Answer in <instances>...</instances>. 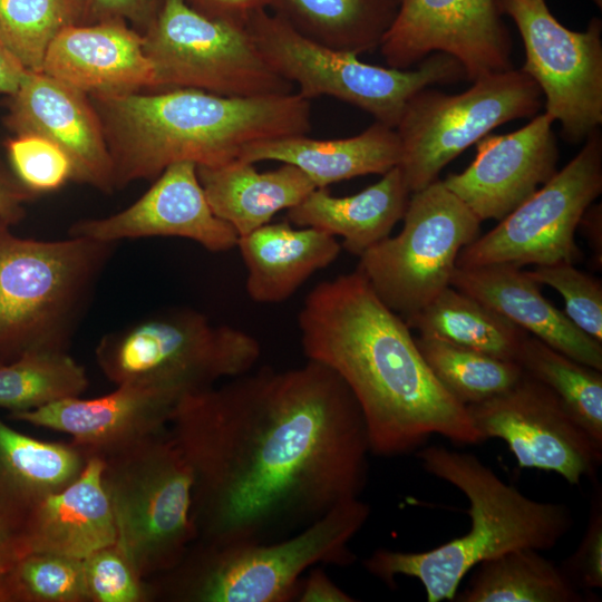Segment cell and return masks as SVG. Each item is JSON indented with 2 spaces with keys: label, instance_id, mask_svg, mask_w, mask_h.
Masks as SVG:
<instances>
[{
  "label": "cell",
  "instance_id": "obj_1",
  "mask_svg": "<svg viewBox=\"0 0 602 602\" xmlns=\"http://www.w3.org/2000/svg\"><path fill=\"white\" fill-rule=\"evenodd\" d=\"M168 430L193 477L195 541H278L359 497L367 484L359 405L313 360L188 394Z\"/></svg>",
  "mask_w": 602,
  "mask_h": 602
},
{
  "label": "cell",
  "instance_id": "obj_2",
  "mask_svg": "<svg viewBox=\"0 0 602 602\" xmlns=\"http://www.w3.org/2000/svg\"><path fill=\"white\" fill-rule=\"evenodd\" d=\"M298 327L308 360L333 370L357 400L371 454L404 455L431 435L456 444L484 440L466 406L428 368L405 319L358 270L318 283Z\"/></svg>",
  "mask_w": 602,
  "mask_h": 602
},
{
  "label": "cell",
  "instance_id": "obj_3",
  "mask_svg": "<svg viewBox=\"0 0 602 602\" xmlns=\"http://www.w3.org/2000/svg\"><path fill=\"white\" fill-rule=\"evenodd\" d=\"M113 162L115 187L155 179L178 162L217 166L249 145L311 130L310 100L297 91L225 97L193 88L89 96Z\"/></svg>",
  "mask_w": 602,
  "mask_h": 602
},
{
  "label": "cell",
  "instance_id": "obj_4",
  "mask_svg": "<svg viewBox=\"0 0 602 602\" xmlns=\"http://www.w3.org/2000/svg\"><path fill=\"white\" fill-rule=\"evenodd\" d=\"M417 456L428 474L467 497L470 530L425 552L376 550L362 564L390 586L396 576H410L421 582L428 602L453 601L478 563L517 548L550 550L572 528L567 506L526 497L473 454L433 445Z\"/></svg>",
  "mask_w": 602,
  "mask_h": 602
},
{
  "label": "cell",
  "instance_id": "obj_5",
  "mask_svg": "<svg viewBox=\"0 0 602 602\" xmlns=\"http://www.w3.org/2000/svg\"><path fill=\"white\" fill-rule=\"evenodd\" d=\"M370 515L368 504L343 501L309 526L266 542L194 541L183 559L156 576L152 598L177 602H288L295 600L303 572L315 564L349 565V543Z\"/></svg>",
  "mask_w": 602,
  "mask_h": 602
},
{
  "label": "cell",
  "instance_id": "obj_6",
  "mask_svg": "<svg viewBox=\"0 0 602 602\" xmlns=\"http://www.w3.org/2000/svg\"><path fill=\"white\" fill-rule=\"evenodd\" d=\"M0 220V365L30 350H67L115 243L41 241Z\"/></svg>",
  "mask_w": 602,
  "mask_h": 602
},
{
  "label": "cell",
  "instance_id": "obj_7",
  "mask_svg": "<svg viewBox=\"0 0 602 602\" xmlns=\"http://www.w3.org/2000/svg\"><path fill=\"white\" fill-rule=\"evenodd\" d=\"M91 455L103 462L116 543L137 573L146 580L173 569L196 540V531L192 473L168 427Z\"/></svg>",
  "mask_w": 602,
  "mask_h": 602
},
{
  "label": "cell",
  "instance_id": "obj_8",
  "mask_svg": "<svg viewBox=\"0 0 602 602\" xmlns=\"http://www.w3.org/2000/svg\"><path fill=\"white\" fill-rule=\"evenodd\" d=\"M260 356L253 336L188 309L140 320L103 337L96 348L99 368L116 386H149L182 397L251 371Z\"/></svg>",
  "mask_w": 602,
  "mask_h": 602
},
{
  "label": "cell",
  "instance_id": "obj_9",
  "mask_svg": "<svg viewBox=\"0 0 602 602\" xmlns=\"http://www.w3.org/2000/svg\"><path fill=\"white\" fill-rule=\"evenodd\" d=\"M246 27L271 68L311 100L328 96L369 113L376 122L396 128L409 100L429 85L465 77L454 57L437 52L416 69H397L359 60L353 51L319 43L285 20L261 10Z\"/></svg>",
  "mask_w": 602,
  "mask_h": 602
},
{
  "label": "cell",
  "instance_id": "obj_10",
  "mask_svg": "<svg viewBox=\"0 0 602 602\" xmlns=\"http://www.w3.org/2000/svg\"><path fill=\"white\" fill-rule=\"evenodd\" d=\"M142 36L156 90L193 88L241 98L293 93L245 25L206 17L184 0H163Z\"/></svg>",
  "mask_w": 602,
  "mask_h": 602
},
{
  "label": "cell",
  "instance_id": "obj_11",
  "mask_svg": "<svg viewBox=\"0 0 602 602\" xmlns=\"http://www.w3.org/2000/svg\"><path fill=\"white\" fill-rule=\"evenodd\" d=\"M402 219L401 232L368 249L356 270L406 319L450 285L457 256L482 222L438 179L410 194Z\"/></svg>",
  "mask_w": 602,
  "mask_h": 602
},
{
  "label": "cell",
  "instance_id": "obj_12",
  "mask_svg": "<svg viewBox=\"0 0 602 602\" xmlns=\"http://www.w3.org/2000/svg\"><path fill=\"white\" fill-rule=\"evenodd\" d=\"M542 93L523 70L508 69L474 80L458 95L424 89L407 104L396 126L398 165L410 193L437 179L440 171L493 128L534 115Z\"/></svg>",
  "mask_w": 602,
  "mask_h": 602
},
{
  "label": "cell",
  "instance_id": "obj_13",
  "mask_svg": "<svg viewBox=\"0 0 602 602\" xmlns=\"http://www.w3.org/2000/svg\"><path fill=\"white\" fill-rule=\"evenodd\" d=\"M577 155L497 226L462 249L456 266L550 265L580 258L574 234L602 192V139L593 130Z\"/></svg>",
  "mask_w": 602,
  "mask_h": 602
},
{
  "label": "cell",
  "instance_id": "obj_14",
  "mask_svg": "<svg viewBox=\"0 0 602 602\" xmlns=\"http://www.w3.org/2000/svg\"><path fill=\"white\" fill-rule=\"evenodd\" d=\"M525 49L526 72L545 96L546 113L559 120L564 138L577 143L602 123V25L585 31L562 26L545 0H499Z\"/></svg>",
  "mask_w": 602,
  "mask_h": 602
},
{
  "label": "cell",
  "instance_id": "obj_15",
  "mask_svg": "<svg viewBox=\"0 0 602 602\" xmlns=\"http://www.w3.org/2000/svg\"><path fill=\"white\" fill-rule=\"evenodd\" d=\"M466 408L484 440H504L520 467L554 472L570 485L595 478L602 445L526 372L506 391Z\"/></svg>",
  "mask_w": 602,
  "mask_h": 602
},
{
  "label": "cell",
  "instance_id": "obj_16",
  "mask_svg": "<svg viewBox=\"0 0 602 602\" xmlns=\"http://www.w3.org/2000/svg\"><path fill=\"white\" fill-rule=\"evenodd\" d=\"M496 0H400L379 46L389 67L408 69L434 51L457 59L468 79L511 69Z\"/></svg>",
  "mask_w": 602,
  "mask_h": 602
},
{
  "label": "cell",
  "instance_id": "obj_17",
  "mask_svg": "<svg viewBox=\"0 0 602 602\" xmlns=\"http://www.w3.org/2000/svg\"><path fill=\"white\" fill-rule=\"evenodd\" d=\"M69 235L107 243L152 236L192 240L211 252L230 251L239 235L212 211L197 166L178 162L166 167L132 205L111 215L75 222Z\"/></svg>",
  "mask_w": 602,
  "mask_h": 602
},
{
  "label": "cell",
  "instance_id": "obj_18",
  "mask_svg": "<svg viewBox=\"0 0 602 602\" xmlns=\"http://www.w3.org/2000/svg\"><path fill=\"white\" fill-rule=\"evenodd\" d=\"M4 125L16 135H36L69 158L72 181L110 194L113 162L101 123L85 93L43 72L27 71L9 96Z\"/></svg>",
  "mask_w": 602,
  "mask_h": 602
},
{
  "label": "cell",
  "instance_id": "obj_19",
  "mask_svg": "<svg viewBox=\"0 0 602 602\" xmlns=\"http://www.w3.org/2000/svg\"><path fill=\"white\" fill-rule=\"evenodd\" d=\"M554 122L545 111L514 133L484 136L474 162L443 184L480 222L501 221L557 172Z\"/></svg>",
  "mask_w": 602,
  "mask_h": 602
},
{
  "label": "cell",
  "instance_id": "obj_20",
  "mask_svg": "<svg viewBox=\"0 0 602 602\" xmlns=\"http://www.w3.org/2000/svg\"><path fill=\"white\" fill-rule=\"evenodd\" d=\"M104 396L74 397L31 410L13 411L12 419L61 431L87 455L100 454L168 427L182 396L161 388L119 385Z\"/></svg>",
  "mask_w": 602,
  "mask_h": 602
},
{
  "label": "cell",
  "instance_id": "obj_21",
  "mask_svg": "<svg viewBox=\"0 0 602 602\" xmlns=\"http://www.w3.org/2000/svg\"><path fill=\"white\" fill-rule=\"evenodd\" d=\"M40 72L88 96L156 90L143 36L122 20L67 27L50 45Z\"/></svg>",
  "mask_w": 602,
  "mask_h": 602
},
{
  "label": "cell",
  "instance_id": "obj_22",
  "mask_svg": "<svg viewBox=\"0 0 602 602\" xmlns=\"http://www.w3.org/2000/svg\"><path fill=\"white\" fill-rule=\"evenodd\" d=\"M450 285L557 351L602 371V342L579 329L545 299L522 268L508 263L456 266Z\"/></svg>",
  "mask_w": 602,
  "mask_h": 602
},
{
  "label": "cell",
  "instance_id": "obj_23",
  "mask_svg": "<svg viewBox=\"0 0 602 602\" xmlns=\"http://www.w3.org/2000/svg\"><path fill=\"white\" fill-rule=\"evenodd\" d=\"M103 462L87 455L80 474L64 488L46 495L26 514L27 550L84 560L115 544L117 530L101 482Z\"/></svg>",
  "mask_w": 602,
  "mask_h": 602
},
{
  "label": "cell",
  "instance_id": "obj_24",
  "mask_svg": "<svg viewBox=\"0 0 602 602\" xmlns=\"http://www.w3.org/2000/svg\"><path fill=\"white\" fill-rule=\"evenodd\" d=\"M240 159L274 161L300 168L317 188L368 174L383 175L400 163L401 144L395 128L376 122L347 138L314 139L294 135L264 139L246 146Z\"/></svg>",
  "mask_w": 602,
  "mask_h": 602
},
{
  "label": "cell",
  "instance_id": "obj_25",
  "mask_svg": "<svg viewBox=\"0 0 602 602\" xmlns=\"http://www.w3.org/2000/svg\"><path fill=\"white\" fill-rule=\"evenodd\" d=\"M236 247L246 269L247 295L266 304L288 300L341 251L336 236L314 227L295 226L288 220L268 223L240 236Z\"/></svg>",
  "mask_w": 602,
  "mask_h": 602
},
{
  "label": "cell",
  "instance_id": "obj_26",
  "mask_svg": "<svg viewBox=\"0 0 602 602\" xmlns=\"http://www.w3.org/2000/svg\"><path fill=\"white\" fill-rule=\"evenodd\" d=\"M410 194L396 166L377 183L350 196L336 197L327 187L315 188L288 210L287 220L295 226L314 227L341 236V247L360 256L389 236L404 217Z\"/></svg>",
  "mask_w": 602,
  "mask_h": 602
},
{
  "label": "cell",
  "instance_id": "obj_27",
  "mask_svg": "<svg viewBox=\"0 0 602 602\" xmlns=\"http://www.w3.org/2000/svg\"><path fill=\"white\" fill-rule=\"evenodd\" d=\"M197 175L212 211L239 237L270 223L276 213L295 206L317 188L300 168L287 163L259 172L253 163L236 158L198 166Z\"/></svg>",
  "mask_w": 602,
  "mask_h": 602
},
{
  "label": "cell",
  "instance_id": "obj_28",
  "mask_svg": "<svg viewBox=\"0 0 602 602\" xmlns=\"http://www.w3.org/2000/svg\"><path fill=\"white\" fill-rule=\"evenodd\" d=\"M87 454L75 444L43 441L0 419V502L27 513L42 497L72 482Z\"/></svg>",
  "mask_w": 602,
  "mask_h": 602
},
{
  "label": "cell",
  "instance_id": "obj_29",
  "mask_svg": "<svg viewBox=\"0 0 602 602\" xmlns=\"http://www.w3.org/2000/svg\"><path fill=\"white\" fill-rule=\"evenodd\" d=\"M419 336L436 338L498 359L516 361L528 334L492 308L449 285L405 319Z\"/></svg>",
  "mask_w": 602,
  "mask_h": 602
},
{
  "label": "cell",
  "instance_id": "obj_30",
  "mask_svg": "<svg viewBox=\"0 0 602 602\" xmlns=\"http://www.w3.org/2000/svg\"><path fill=\"white\" fill-rule=\"evenodd\" d=\"M457 602H583L561 565L535 548H517L478 563Z\"/></svg>",
  "mask_w": 602,
  "mask_h": 602
},
{
  "label": "cell",
  "instance_id": "obj_31",
  "mask_svg": "<svg viewBox=\"0 0 602 602\" xmlns=\"http://www.w3.org/2000/svg\"><path fill=\"white\" fill-rule=\"evenodd\" d=\"M269 9L305 37L358 55L379 46L392 18L383 0H270Z\"/></svg>",
  "mask_w": 602,
  "mask_h": 602
},
{
  "label": "cell",
  "instance_id": "obj_32",
  "mask_svg": "<svg viewBox=\"0 0 602 602\" xmlns=\"http://www.w3.org/2000/svg\"><path fill=\"white\" fill-rule=\"evenodd\" d=\"M516 362L546 386L590 436L602 445V371L557 351L527 334Z\"/></svg>",
  "mask_w": 602,
  "mask_h": 602
},
{
  "label": "cell",
  "instance_id": "obj_33",
  "mask_svg": "<svg viewBox=\"0 0 602 602\" xmlns=\"http://www.w3.org/2000/svg\"><path fill=\"white\" fill-rule=\"evenodd\" d=\"M87 387L85 368L67 350H30L0 365V408L11 412L80 397Z\"/></svg>",
  "mask_w": 602,
  "mask_h": 602
},
{
  "label": "cell",
  "instance_id": "obj_34",
  "mask_svg": "<svg viewBox=\"0 0 602 602\" xmlns=\"http://www.w3.org/2000/svg\"><path fill=\"white\" fill-rule=\"evenodd\" d=\"M416 343L439 383L462 405L486 401L523 375L516 361L498 359L447 341L419 336Z\"/></svg>",
  "mask_w": 602,
  "mask_h": 602
},
{
  "label": "cell",
  "instance_id": "obj_35",
  "mask_svg": "<svg viewBox=\"0 0 602 602\" xmlns=\"http://www.w3.org/2000/svg\"><path fill=\"white\" fill-rule=\"evenodd\" d=\"M82 14L84 0H0V40L25 70L40 72L55 38Z\"/></svg>",
  "mask_w": 602,
  "mask_h": 602
},
{
  "label": "cell",
  "instance_id": "obj_36",
  "mask_svg": "<svg viewBox=\"0 0 602 602\" xmlns=\"http://www.w3.org/2000/svg\"><path fill=\"white\" fill-rule=\"evenodd\" d=\"M0 602H89L82 560L25 553L0 572Z\"/></svg>",
  "mask_w": 602,
  "mask_h": 602
},
{
  "label": "cell",
  "instance_id": "obj_37",
  "mask_svg": "<svg viewBox=\"0 0 602 602\" xmlns=\"http://www.w3.org/2000/svg\"><path fill=\"white\" fill-rule=\"evenodd\" d=\"M526 273L537 283L556 290L565 314L583 332L602 342V285L572 263L540 265Z\"/></svg>",
  "mask_w": 602,
  "mask_h": 602
},
{
  "label": "cell",
  "instance_id": "obj_38",
  "mask_svg": "<svg viewBox=\"0 0 602 602\" xmlns=\"http://www.w3.org/2000/svg\"><path fill=\"white\" fill-rule=\"evenodd\" d=\"M89 602H142L152 598L151 588L115 543L82 560Z\"/></svg>",
  "mask_w": 602,
  "mask_h": 602
},
{
  "label": "cell",
  "instance_id": "obj_39",
  "mask_svg": "<svg viewBox=\"0 0 602 602\" xmlns=\"http://www.w3.org/2000/svg\"><path fill=\"white\" fill-rule=\"evenodd\" d=\"M10 168L35 194L57 191L72 181L67 155L51 142L36 135H16L6 142Z\"/></svg>",
  "mask_w": 602,
  "mask_h": 602
},
{
  "label": "cell",
  "instance_id": "obj_40",
  "mask_svg": "<svg viewBox=\"0 0 602 602\" xmlns=\"http://www.w3.org/2000/svg\"><path fill=\"white\" fill-rule=\"evenodd\" d=\"M601 489L592 497L589 523L573 555L561 566L581 591L602 588V501Z\"/></svg>",
  "mask_w": 602,
  "mask_h": 602
},
{
  "label": "cell",
  "instance_id": "obj_41",
  "mask_svg": "<svg viewBox=\"0 0 602 602\" xmlns=\"http://www.w3.org/2000/svg\"><path fill=\"white\" fill-rule=\"evenodd\" d=\"M162 2L163 0H84L81 25L122 20L143 33L156 17Z\"/></svg>",
  "mask_w": 602,
  "mask_h": 602
},
{
  "label": "cell",
  "instance_id": "obj_42",
  "mask_svg": "<svg viewBox=\"0 0 602 602\" xmlns=\"http://www.w3.org/2000/svg\"><path fill=\"white\" fill-rule=\"evenodd\" d=\"M26 514L0 502V572L29 552L23 533Z\"/></svg>",
  "mask_w": 602,
  "mask_h": 602
},
{
  "label": "cell",
  "instance_id": "obj_43",
  "mask_svg": "<svg viewBox=\"0 0 602 602\" xmlns=\"http://www.w3.org/2000/svg\"><path fill=\"white\" fill-rule=\"evenodd\" d=\"M195 11L214 19L245 25L261 10H268L270 0H184Z\"/></svg>",
  "mask_w": 602,
  "mask_h": 602
},
{
  "label": "cell",
  "instance_id": "obj_44",
  "mask_svg": "<svg viewBox=\"0 0 602 602\" xmlns=\"http://www.w3.org/2000/svg\"><path fill=\"white\" fill-rule=\"evenodd\" d=\"M36 197L37 194L23 186L0 157V220L11 225L20 222L26 204Z\"/></svg>",
  "mask_w": 602,
  "mask_h": 602
},
{
  "label": "cell",
  "instance_id": "obj_45",
  "mask_svg": "<svg viewBox=\"0 0 602 602\" xmlns=\"http://www.w3.org/2000/svg\"><path fill=\"white\" fill-rule=\"evenodd\" d=\"M300 602H353L350 594L340 589L321 570L313 569L304 580H301L298 595Z\"/></svg>",
  "mask_w": 602,
  "mask_h": 602
},
{
  "label": "cell",
  "instance_id": "obj_46",
  "mask_svg": "<svg viewBox=\"0 0 602 602\" xmlns=\"http://www.w3.org/2000/svg\"><path fill=\"white\" fill-rule=\"evenodd\" d=\"M26 72L0 40V94H14Z\"/></svg>",
  "mask_w": 602,
  "mask_h": 602
},
{
  "label": "cell",
  "instance_id": "obj_47",
  "mask_svg": "<svg viewBox=\"0 0 602 602\" xmlns=\"http://www.w3.org/2000/svg\"><path fill=\"white\" fill-rule=\"evenodd\" d=\"M585 226L589 241L594 246L598 254V249L601 252V206L589 207L583 214L579 224Z\"/></svg>",
  "mask_w": 602,
  "mask_h": 602
},
{
  "label": "cell",
  "instance_id": "obj_48",
  "mask_svg": "<svg viewBox=\"0 0 602 602\" xmlns=\"http://www.w3.org/2000/svg\"><path fill=\"white\" fill-rule=\"evenodd\" d=\"M599 6H601V0H594Z\"/></svg>",
  "mask_w": 602,
  "mask_h": 602
}]
</instances>
